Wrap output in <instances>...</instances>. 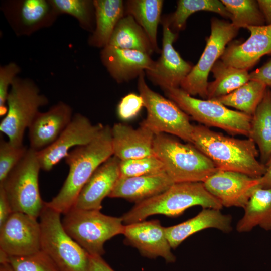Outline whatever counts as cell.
Here are the masks:
<instances>
[{
	"instance_id": "60d3db41",
	"label": "cell",
	"mask_w": 271,
	"mask_h": 271,
	"mask_svg": "<svg viewBox=\"0 0 271 271\" xmlns=\"http://www.w3.org/2000/svg\"><path fill=\"white\" fill-rule=\"evenodd\" d=\"M13 213L11 205L5 191L0 187V227Z\"/></svg>"
},
{
	"instance_id": "e0dca14e",
	"label": "cell",
	"mask_w": 271,
	"mask_h": 271,
	"mask_svg": "<svg viewBox=\"0 0 271 271\" xmlns=\"http://www.w3.org/2000/svg\"><path fill=\"white\" fill-rule=\"evenodd\" d=\"M246 29L250 33L249 37L242 43L226 48L220 59L227 65L248 70L262 56L271 54V25Z\"/></svg>"
},
{
	"instance_id": "ab89813d",
	"label": "cell",
	"mask_w": 271,
	"mask_h": 271,
	"mask_svg": "<svg viewBox=\"0 0 271 271\" xmlns=\"http://www.w3.org/2000/svg\"><path fill=\"white\" fill-rule=\"evenodd\" d=\"M249 80L257 81L271 87V60L249 73Z\"/></svg>"
},
{
	"instance_id": "d6986e66",
	"label": "cell",
	"mask_w": 271,
	"mask_h": 271,
	"mask_svg": "<svg viewBox=\"0 0 271 271\" xmlns=\"http://www.w3.org/2000/svg\"><path fill=\"white\" fill-rule=\"evenodd\" d=\"M72 114L71 107L64 102L39 112L28 127L29 148L38 152L51 145L70 122Z\"/></svg>"
},
{
	"instance_id": "74e56055",
	"label": "cell",
	"mask_w": 271,
	"mask_h": 271,
	"mask_svg": "<svg viewBox=\"0 0 271 271\" xmlns=\"http://www.w3.org/2000/svg\"><path fill=\"white\" fill-rule=\"evenodd\" d=\"M20 71V68L15 63L1 67L0 69V115H6L8 109L6 103L8 96V88L12 85L16 75Z\"/></svg>"
},
{
	"instance_id": "30bf717a",
	"label": "cell",
	"mask_w": 271,
	"mask_h": 271,
	"mask_svg": "<svg viewBox=\"0 0 271 271\" xmlns=\"http://www.w3.org/2000/svg\"><path fill=\"white\" fill-rule=\"evenodd\" d=\"M138 89L147 113L141 124L155 134L169 133L191 143L193 125L189 116L173 101L151 89L144 72L138 77Z\"/></svg>"
},
{
	"instance_id": "44dd1931",
	"label": "cell",
	"mask_w": 271,
	"mask_h": 271,
	"mask_svg": "<svg viewBox=\"0 0 271 271\" xmlns=\"http://www.w3.org/2000/svg\"><path fill=\"white\" fill-rule=\"evenodd\" d=\"M111 133L113 156L120 161L155 156V134L143 125L134 129L121 123H115Z\"/></svg>"
},
{
	"instance_id": "8992f818",
	"label": "cell",
	"mask_w": 271,
	"mask_h": 271,
	"mask_svg": "<svg viewBox=\"0 0 271 271\" xmlns=\"http://www.w3.org/2000/svg\"><path fill=\"white\" fill-rule=\"evenodd\" d=\"M163 90L169 99L203 125L219 128L233 135L249 138L252 116L230 109L215 100L196 98L180 88Z\"/></svg>"
},
{
	"instance_id": "f546056e",
	"label": "cell",
	"mask_w": 271,
	"mask_h": 271,
	"mask_svg": "<svg viewBox=\"0 0 271 271\" xmlns=\"http://www.w3.org/2000/svg\"><path fill=\"white\" fill-rule=\"evenodd\" d=\"M267 87L261 82L249 80L232 92L213 100L252 116Z\"/></svg>"
},
{
	"instance_id": "e575fe53",
	"label": "cell",
	"mask_w": 271,
	"mask_h": 271,
	"mask_svg": "<svg viewBox=\"0 0 271 271\" xmlns=\"http://www.w3.org/2000/svg\"><path fill=\"white\" fill-rule=\"evenodd\" d=\"M28 148L24 145L16 146L9 141L1 139L0 184L24 157Z\"/></svg>"
},
{
	"instance_id": "d6a6232c",
	"label": "cell",
	"mask_w": 271,
	"mask_h": 271,
	"mask_svg": "<svg viewBox=\"0 0 271 271\" xmlns=\"http://www.w3.org/2000/svg\"><path fill=\"white\" fill-rule=\"evenodd\" d=\"M120 178L158 174L166 172L162 161L156 156L120 161Z\"/></svg>"
},
{
	"instance_id": "b9f144b4",
	"label": "cell",
	"mask_w": 271,
	"mask_h": 271,
	"mask_svg": "<svg viewBox=\"0 0 271 271\" xmlns=\"http://www.w3.org/2000/svg\"><path fill=\"white\" fill-rule=\"evenodd\" d=\"M87 271H114L100 256H90Z\"/></svg>"
},
{
	"instance_id": "7bdbcfd3",
	"label": "cell",
	"mask_w": 271,
	"mask_h": 271,
	"mask_svg": "<svg viewBox=\"0 0 271 271\" xmlns=\"http://www.w3.org/2000/svg\"><path fill=\"white\" fill-rule=\"evenodd\" d=\"M257 1L264 17L265 25H271V0H257Z\"/></svg>"
},
{
	"instance_id": "ac0fdd59",
	"label": "cell",
	"mask_w": 271,
	"mask_h": 271,
	"mask_svg": "<svg viewBox=\"0 0 271 271\" xmlns=\"http://www.w3.org/2000/svg\"><path fill=\"white\" fill-rule=\"evenodd\" d=\"M120 160L112 156L93 173L79 192L72 208L100 210L120 177Z\"/></svg>"
},
{
	"instance_id": "9c48e42d",
	"label": "cell",
	"mask_w": 271,
	"mask_h": 271,
	"mask_svg": "<svg viewBox=\"0 0 271 271\" xmlns=\"http://www.w3.org/2000/svg\"><path fill=\"white\" fill-rule=\"evenodd\" d=\"M7 99V112L0 123L1 131L16 146L23 145L25 131L48 99L30 80L16 78Z\"/></svg>"
},
{
	"instance_id": "9a60e30c",
	"label": "cell",
	"mask_w": 271,
	"mask_h": 271,
	"mask_svg": "<svg viewBox=\"0 0 271 271\" xmlns=\"http://www.w3.org/2000/svg\"><path fill=\"white\" fill-rule=\"evenodd\" d=\"M203 183L207 190L227 207L244 208L254 190L259 187V178L230 171L217 170Z\"/></svg>"
},
{
	"instance_id": "3957f363",
	"label": "cell",
	"mask_w": 271,
	"mask_h": 271,
	"mask_svg": "<svg viewBox=\"0 0 271 271\" xmlns=\"http://www.w3.org/2000/svg\"><path fill=\"white\" fill-rule=\"evenodd\" d=\"M194 206L219 210L223 207L203 182L174 183L162 193L136 203L121 217L124 223L129 224L144 221L155 214L176 217Z\"/></svg>"
},
{
	"instance_id": "4fadbf2b",
	"label": "cell",
	"mask_w": 271,
	"mask_h": 271,
	"mask_svg": "<svg viewBox=\"0 0 271 271\" xmlns=\"http://www.w3.org/2000/svg\"><path fill=\"white\" fill-rule=\"evenodd\" d=\"M161 22L163 25L161 56L146 73L148 78L163 90L179 88L193 66L183 60L173 47L177 34L171 30L168 16L162 18Z\"/></svg>"
},
{
	"instance_id": "f1b7e54d",
	"label": "cell",
	"mask_w": 271,
	"mask_h": 271,
	"mask_svg": "<svg viewBox=\"0 0 271 271\" xmlns=\"http://www.w3.org/2000/svg\"><path fill=\"white\" fill-rule=\"evenodd\" d=\"M211 72L214 80L208 83L207 99L225 96L249 81L248 70L227 65L218 60Z\"/></svg>"
},
{
	"instance_id": "6da1fadb",
	"label": "cell",
	"mask_w": 271,
	"mask_h": 271,
	"mask_svg": "<svg viewBox=\"0 0 271 271\" xmlns=\"http://www.w3.org/2000/svg\"><path fill=\"white\" fill-rule=\"evenodd\" d=\"M191 144L204 154L217 170L237 172L254 178H260L266 171L265 164L257 159L259 151L250 138L236 139L197 125H193Z\"/></svg>"
},
{
	"instance_id": "8d00e7d4",
	"label": "cell",
	"mask_w": 271,
	"mask_h": 271,
	"mask_svg": "<svg viewBox=\"0 0 271 271\" xmlns=\"http://www.w3.org/2000/svg\"><path fill=\"white\" fill-rule=\"evenodd\" d=\"M49 9L44 0H26L21 9V18L24 24L32 26L40 22L46 15Z\"/></svg>"
},
{
	"instance_id": "4316f807",
	"label": "cell",
	"mask_w": 271,
	"mask_h": 271,
	"mask_svg": "<svg viewBox=\"0 0 271 271\" xmlns=\"http://www.w3.org/2000/svg\"><path fill=\"white\" fill-rule=\"evenodd\" d=\"M107 45L138 50L150 56L154 52L147 34L130 15L119 21Z\"/></svg>"
},
{
	"instance_id": "ba28073f",
	"label": "cell",
	"mask_w": 271,
	"mask_h": 271,
	"mask_svg": "<svg viewBox=\"0 0 271 271\" xmlns=\"http://www.w3.org/2000/svg\"><path fill=\"white\" fill-rule=\"evenodd\" d=\"M37 152L28 148L22 160L0 184L13 212H22L37 219L45 205L40 196Z\"/></svg>"
},
{
	"instance_id": "836d02e7",
	"label": "cell",
	"mask_w": 271,
	"mask_h": 271,
	"mask_svg": "<svg viewBox=\"0 0 271 271\" xmlns=\"http://www.w3.org/2000/svg\"><path fill=\"white\" fill-rule=\"evenodd\" d=\"M8 261L14 271H60L42 250L23 256H8Z\"/></svg>"
},
{
	"instance_id": "7a4b0ae2",
	"label": "cell",
	"mask_w": 271,
	"mask_h": 271,
	"mask_svg": "<svg viewBox=\"0 0 271 271\" xmlns=\"http://www.w3.org/2000/svg\"><path fill=\"white\" fill-rule=\"evenodd\" d=\"M112 156L111 127L104 125L91 142L75 147L65 157L69 168L68 176L58 194L45 204L65 214L73 207L79 192L95 171Z\"/></svg>"
},
{
	"instance_id": "5bb4252c",
	"label": "cell",
	"mask_w": 271,
	"mask_h": 271,
	"mask_svg": "<svg viewBox=\"0 0 271 271\" xmlns=\"http://www.w3.org/2000/svg\"><path fill=\"white\" fill-rule=\"evenodd\" d=\"M104 125L93 124L85 116L77 113L57 139L46 148L37 152L41 169L51 170L65 158L71 148L88 144L99 133Z\"/></svg>"
},
{
	"instance_id": "8fae6325",
	"label": "cell",
	"mask_w": 271,
	"mask_h": 271,
	"mask_svg": "<svg viewBox=\"0 0 271 271\" xmlns=\"http://www.w3.org/2000/svg\"><path fill=\"white\" fill-rule=\"evenodd\" d=\"M238 31L231 22L212 18L211 33L205 49L196 65L181 82L180 88L192 96L199 95L207 99L209 74Z\"/></svg>"
},
{
	"instance_id": "484cf974",
	"label": "cell",
	"mask_w": 271,
	"mask_h": 271,
	"mask_svg": "<svg viewBox=\"0 0 271 271\" xmlns=\"http://www.w3.org/2000/svg\"><path fill=\"white\" fill-rule=\"evenodd\" d=\"M249 138L254 142L265 164L271 157V88L267 87L252 116Z\"/></svg>"
},
{
	"instance_id": "ffe728a7",
	"label": "cell",
	"mask_w": 271,
	"mask_h": 271,
	"mask_svg": "<svg viewBox=\"0 0 271 271\" xmlns=\"http://www.w3.org/2000/svg\"><path fill=\"white\" fill-rule=\"evenodd\" d=\"M101 58L110 75L119 83L139 77L144 70L152 68L155 63L150 55L143 52L109 45L103 48Z\"/></svg>"
},
{
	"instance_id": "ee69618b",
	"label": "cell",
	"mask_w": 271,
	"mask_h": 271,
	"mask_svg": "<svg viewBox=\"0 0 271 271\" xmlns=\"http://www.w3.org/2000/svg\"><path fill=\"white\" fill-rule=\"evenodd\" d=\"M266 171L263 175L259 178V187L262 188H271V157L265 164Z\"/></svg>"
},
{
	"instance_id": "cb8c5ba5",
	"label": "cell",
	"mask_w": 271,
	"mask_h": 271,
	"mask_svg": "<svg viewBox=\"0 0 271 271\" xmlns=\"http://www.w3.org/2000/svg\"><path fill=\"white\" fill-rule=\"evenodd\" d=\"M244 209L236 225L238 232H249L256 226L271 231V188H256Z\"/></svg>"
},
{
	"instance_id": "5b68a950",
	"label": "cell",
	"mask_w": 271,
	"mask_h": 271,
	"mask_svg": "<svg viewBox=\"0 0 271 271\" xmlns=\"http://www.w3.org/2000/svg\"><path fill=\"white\" fill-rule=\"evenodd\" d=\"M62 224L66 233L90 256H101L104 243L123 234L122 217L106 215L97 210L72 208L64 214Z\"/></svg>"
},
{
	"instance_id": "d4e9b609",
	"label": "cell",
	"mask_w": 271,
	"mask_h": 271,
	"mask_svg": "<svg viewBox=\"0 0 271 271\" xmlns=\"http://www.w3.org/2000/svg\"><path fill=\"white\" fill-rule=\"evenodd\" d=\"M96 26L90 38V43L98 47H105L109 41L119 21L124 16L125 7L121 0H95Z\"/></svg>"
},
{
	"instance_id": "d590c367",
	"label": "cell",
	"mask_w": 271,
	"mask_h": 271,
	"mask_svg": "<svg viewBox=\"0 0 271 271\" xmlns=\"http://www.w3.org/2000/svg\"><path fill=\"white\" fill-rule=\"evenodd\" d=\"M53 6L58 11L66 13L77 18L83 25L90 22V2L83 0H53Z\"/></svg>"
},
{
	"instance_id": "4dcf8cb0",
	"label": "cell",
	"mask_w": 271,
	"mask_h": 271,
	"mask_svg": "<svg viewBox=\"0 0 271 271\" xmlns=\"http://www.w3.org/2000/svg\"><path fill=\"white\" fill-rule=\"evenodd\" d=\"M198 11H208L218 14L230 19L231 15L221 1L218 0H179L176 11L168 15L170 27L180 30L185 26L188 17Z\"/></svg>"
},
{
	"instance_id": "f6af8a7d",
	"label": "cell",
	"mask_w": 271,
	"mask_h": 271,
	"mask_svg": "<svg viewBox=\"0 0 271 271\" xmlns=\"http://www.w3.org/2000/svg\"><path fill=\"white\" fill-rule=\"evenodd\" d=\"M0 271H14L13 268L7 261L0 263Z\"/></svg>"
},
{
	"instance_id": "277c9868",
	"label": "cell",
	"mask_w": 271,
	"mask_h": 271,
	"mask_svg": "<svg viewBox=\"0 0 271 271\" xmlns=\"http://www.w3.org/2000/svg\"><path fill=\"white\" fill-rule=\"evenodd\" d=\"M154 154L174 183L204 182L217 171L213 163L193 144L166 135H155Z\"/></svg>"
},
{
	"instance_id": "bcb514c9",
	"label": "cell",
	"mask_w": 271,
	"mask_h": 271,
	"mask_svg": "<svg viewBox=\"0 0 271 271\" xmlns=\"http://www.w3.org/2000/svg\"><path fill=\"white\" fill-rule=\"evenodd\" d=\"M270 88H271V87H270Z\"/></svg>"
},
{
	"instance_id": "83f0119b",
	"label": "cell",
	"mask_w": 271,
	"mask_h": 271,
	"mask_svg": "<svg viewBox=\"0 0 271 271\" xmlns=\"http://www.w3.org/2000/svg\"><path fill=\"white\" fill-rule=\"evenodd\" d=\"M162 0H129L126 2V15L132 16L147 34L157 53L161 52L157 41V28L161 21Z\"/></svg>"
},
{
	"instance_id": "7402d4cb",
	"label": "cell",
	"mask_w": 271,
	"mask_h": 271,
	"mask_svg": "<svg viewBox=\"0 0 271 271\" xmlns=\"http://www.w3.org/2000/svg\"><path fill=\"white\" fill-rule=\"evenodd\" d=\"M232 217L220 210L204 208L195 217L180 224L165 227L167 239L173 249L191 235L203 230L215 228L224 233L232 229Z\"/></svg>"
},
{
	"instance_id": "f35d334b",
	"label": "cell",
	"mask_w": 271,
	"mask_h": 271,
	"mask_svg": "<svg viewBox=\"0 0 271 271\" xmlns=\"http://www.w3.org/2000/svg\"><path fill=\"white\" fill-rule=\"evenodd\" d=\"M144 107V102L140 95L129 93L122 98L117 107L119 117L123 120L133 118Z\"/></svg>"
},
{
	"instance_id": "1f68e13d",
	"label": "cell",
	"mask_w": 271,
	"mask_h": 271,
	"mask_svg": "<svg viewBox=\"0 0 271 271\" xmlns=\"http://www.w3.org/2000/svg\"><path fill=\"white\" fill-rule=\"evenodd\" d=\"M231 15V23L238 29L265 25L264 17L255 0H221Z\"/></svg>"
},
{
	"instance_id": "52a82bcc",
	"label": "cell",
	"mask_w": 271,
	"mask_h": 271,
	"mask_svg": "<svg viewBox=\"0 0 271 271\" xmlns=\"http://www.w3.org/2000/svg\"><path fill=\"white\" fill-rule=\"evenodd\" d=\"M61 214L45 202L39 216L41 250L60 271H87L90 255L66 233Z\"/></svg>"
},
{
	"instance_id": "7c38bea8",
	"label": "cell",
	"mask_w": 271,
	"mask_h": 271,
	"mask_svg": "<svg viewBox=\"0 0 271 271\" xmlns=\"http://www.w3.org/2000/svg\"><path fill=\"white\" fill-rule=\"evenodd\" d=\"M0 250L10 256H27L41 250V227L37 219L13 212L0 227Z\"/></svg>"
},
{
	"instance_id": "2e32d148",
	"label": "cell",
	"mask_w": 271,
	"mask_h": 271,
	"mask_svg": "<svg viewBox=\"0 0 271 271\" xmlns=\"http://www.w3.org/2000/svg\"><path fill=\"white\" fill-rule=\"evenodd\" d=\"M122 234L126 243L137 248L143 256L162 257L169 263L176 261L166 236L165 227L159 220H144L126 224Z\"/></svg>"
},
{
	"instance_id": "603a6c76",
	"label": "cell",
	"mask_w": 271,
	"mask_h": 271,
	"mask_svg": "<svg viewBox=\"0 0 271 271\" xmlns=\"http://www.w3.org/2000/svg\"><path fill=\"white\" fill-rule=\"evenodd\" d=\"M174 183L166 172L138 177H119L108 197L136 203L157 195Z\"/></svg>"
}]
</instances>
